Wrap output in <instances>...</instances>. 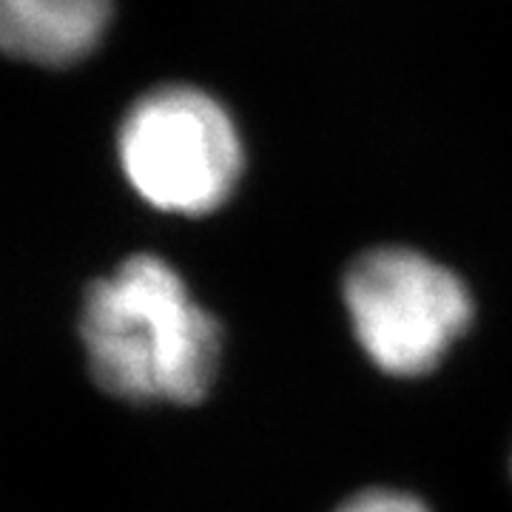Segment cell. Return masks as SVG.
Wrapping results in <instances>:
<instances>
[{
	"label": "cell",
	"instance_id": "6da1fadb",
	"mask_svg": "<svg viewBox=\"0 0 512 512\" xmlns=\"http://www.w3.org/2000/svg\"><path fill=\"white\" fill-rule=\"evenodd\" d=\"M77 336L92 382L120 402L200 404L220 376L222 325L157 254L86 285Z\"/></svg>",
	"mask_w": 512,
	"mask_h": 512
},
{
	"label": "cell",
	"instance_id": "7a4b0ae2",
	"mask_svg": "<svg viewBox=\"0 0 512 512\" xmlns=\"http://www.w3.org/2000/svg\"><path fill=\"white\" fill-rule=\"evenodd\" d=\"M120 171L160 214L205 217L237 191L245 171L239 128L197 86H160L137 97L117 131Z\"/></svg>",
	"mask_w": 512,
	"mask_h": 512
},
{
	"label": "cell",
	"instance_id": "3957f363",
	"mask_svg": "<svg viewBox=\"0 0 512 512\" xmlns=\"http://www.w3.org/2000/svg\"><path fill=\"white\" fill-rule=\"evenodd\" d=\"M342 299L359 348L396 379L433 373L476 316L456 271L404 245L356 256L342 276Z\"/></svg>",
	"mask_w": 512,
	"mask_h": 512
},
{
	"label": "cell",
	"instance_id": "277c9868",
	"mask_svg": "<svg viewBox=\"0 0 512 512\" xmlns=\"http://www.w3.org/2000/svg\"><path fill=\"white\" fill-rule=\"evenodd\" d=\"M111 15V0H0V43L15 60L66 69L100 46Z\"/></svg>",
	"mask_w": 512,
	"mask_h": 512
},
{
	"label": "cell",
	"instance_id": "5b68a950",
	"mask_svg": "<svg viewBox=\"0 0 512 512\" xmlns=\"http://www.w3.org/2000/svg\"><path fill=\"white\" fill-rule=\"evenodd\" d=\"M336 512H430L427 504L416 495L390 490V487H370L350 495Z\"/></svg>",
	"mask_w": 512,
	"mask_h": 512
},
{
	"label": "cell",
	"instance_id": "8992f818",
	"mask_svg": "<svg viewBox=\"0 0 512 512\" xmlns=\"http://www.w3.org/2000/svg\"><path fill=\"white\" fill-rule=\"evenodd\" d=\"M510 473H512V458H510Z\"/></svg>",
	"mask_w": 512,
	"mask_h": 512
}]
</instances>
